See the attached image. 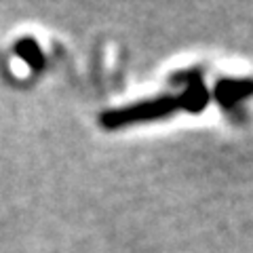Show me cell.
I'll return each instance as SVG.
<instances>
[{
  "label": "cell",
  "instance_id": "1",
  "mask_svg": "<svg viewBox=\"0 0 253 253\" xmlns=\"http://www.w3.org/2000/svg\"><path fill=\"white\" fill-rule=\"evenodd\" d=\"M15 53L21 55L23 59H26L32 68H41V63H42V57H41V51H38V46L36 42H32L30 38H23V41H19L17 44H15Z\"/></svg>",
  "mask_w": 253,
  "mask_h": 253
}]
</instances>
